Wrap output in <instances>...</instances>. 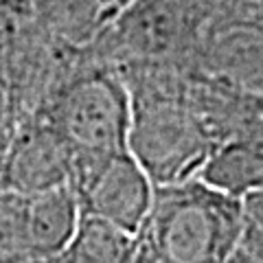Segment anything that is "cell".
I'll list each match as a JSON object with an SVG mask.
<instances>
[{
    "label": "cell",
    "mask_w": 263,
    "mask_h": 263,
    "mask_svg": "<svg viewBox=\"0 0 263 263\" xmlns=\"http://www.w3.org/2000/svg\"><path fill=\"white\" fill-rule=\"evenodd\" d=\"M129 90L127 152L154 184L197 176L213 152V141L189 97L193 70H119Z\"/></svg>",
    "instance_id": "1"
},
{
    "label": "cell",
    "mask_w": 263,
    "mask_h": 263,
    "mask_svg": "<svg viewBox=\"0 0 263 263\" xmlns=\"http://www.w3.org/2000/svg\"><path fill=\"white\" fill-rule=\"evenodd\" d=\"M195 70L243 92H263V11L221 3L195 57Z\"/></svg>",
    "instance_id": "7"
},
{
    "label": "cell",
    "mask_w": 263,
    "mask_h": 263,
    "mask_svg": "<svg viewBox=\"0 0 263 263\" xmlns=\"http://www.w3.org/2000/svg\"><path fill=\"white\" fill-rule=\"evenodd\" d=\"M224 0H132L88 44L90 55L117 70H195V57Z\"/></svg>",
    "instance_id": "3"
},
{
    "label": "cell",
    "mask_w": 263,
    "mask_h": 263,
    "mask_svg": "<svg viewBox=\"0 0 263 263\" xmlns=\"http://www.w3.org/2000/svg\"><path fill=\"white\" fill-rule=\"evenodd\" d=\"M132 0H33V18L57 42L84 48Z\"/></svg>",
    "instance_id": "9"
},
{
    "label": "cell",
    "mask_w": 263,
    "mask_h": 263,
    "mask_svg": "<svg viewBox=\"0 0 263 263\" xmlns=\"http://www.w3.org/2000/svg\"><path fill=\"white\" fill-rule=\"evenodd\" d=\"M239 250L254 263H263V186L241 200Z\"/></svg>",
    "instance_id": "12"
},
{
    "label": "cell",
    "mask_w": 263,
    "mask_h": 263,
    "mask_svg": "<svg viewBox=\"0 0 263 263\" xmlns=\"http://www.w3.org/2000/svg\"><path fill=\"white\" fill-rule=\"evenodd\" d=\"M154 182L129 152L72 158L70 189L84 215L105 219L134 237L154 200Z\"/></svg>",
    "instance_id": "6"
},
{
    "label": "cell",
    "mask_w": 263,
    "mask_h": 263,
    "mask_svg": "<svg viewBox=\"0 0 263 263\" xmlns=\"http://www.w3.org/2000/svg\"><path fill=\"white\" fill-rule=\"evenodd\" d=\"M79 215V202L68 184L37 193L0 189V263L60 257Z\"/></svg>",
    "instance_id": "5"
},
{
    "label": "cell",
    "mask_w": 263,
    "mask_h": 263,
    "mask_svg": "<svg viewBox=\"0 0 263 263\" xmlns=\"http://www.w3.org/2000/svg\"><path fill=\"white\" fill-rule=\"evenodd\" d=\"M134 237L105 219L79 215L68 246L57 257L60 263H132Z\"/></svg>",
    "instance_id": "11"
},
{
    "label": "cell",
    "mask_w": 263,
    "mask_h": 263,
    "mask_svg": "<svg viewBox=\"0 0 263 263\" xmlns=\"http://www.w3.org/2000/svg\"><path fill=\"white\" fill-rule=\"evenodd\" d=\"M33 18V0H0V35Z\"/></svg>",
    "instance_id": "14"
},
{
    "label": "cell",
    "mask_w": 263,
    "mask_h": 263,
    "mask_svg": "<svg viewBox=\"0 0 263 263\" xmlns=\"http://www.w3.org/2000/svg\"><path fill=\"white\" fill-rule=\"evenodd\" d=\"M37 117L64 138L70 158H105L127 152L129 90L121 72L79 48L75 64Z\"/></svg>",
    "instance_id": "4"
},
{
    "label": "cell",
    "mask_w": 263,
    "mask_h": 263,
    "mask_svg": "<svg viewBox=\"0 0 263 263\" xmlns=\"http://www.w3.org/2000/svg\"><path fill=\"white\" fill-rule=\"evenodd\" d=\"M20 123H22V114L13 101L9 88H7L5 81L0 79V164L5 160V154L9 149Z\"/></svg>",
    "instance_id": "13"
},
{
    "label": "cell",
    "mask_w": 263,
    "mask_h": 263,
    "mask_svg": "<svg viewBox=\"0 0 263 263\" xmlns=\"http://www.w3.org/2000/svg\"><path fill=\"white\" fill-rule=\"evenodd\" d=\"M241 200L197 176L156 184L132 263H228L239 248Z\"/></svg>",
    "instance_id": "2"
},
{
    "label": "cell",
    "mask_w": 263,
    "mask_h": 263,
    "mask_svg": "<svg viewBox=\"0 0 263 263\" xmlns=\"http://www.w3.org/2000/svg\"><path fill=\"white\" fill-rule=\"evenodd\" d=\"M72 158L64 138L46 119L27 117L15 132L0 164V189L37 193L55 186H70Z\"/></svg>",
    "instance_id": "8"
},
{
    "label": "cell",
    "mask_w": 263,
    "mask_h": 263,
    "mask_svg": "<svg viewBox=\"0 0 263 263\" xmlns=\"http://www.w3.org/2000/svg\"><path fill=\"white\" fill-rule=\"evenodd\" d=\"M259 11H263V9H259Z\"/></svg>",
    "instance_id": "16"
},
{
    "label": "cell",
    "mask_w": 263,
    "mask_h": 263,
    "mask_svg": "<svg viewBox=\"0 0 263 263\" xmlns=\"http://www.w3.org/2000/svg\"><path fill=\"white\" fill-rule=\"evenodd\" d=\"M209 186L237 200L263 186V134L237 136L213 147L197 171Z\"/></svg>",
    "instance_id": "10"
},
{
    "label": "cell",
    "mask_w": 263,
    "mask_h": 263,
    "mask_svg": "<svg viewBox=\"0 0 263 263\" xmlns=\"http://www.w3.org/2000/svg\"><path fill=\"white\" fill-rule=\"evenodd\" d=\"M257 97V110H259V117H261V125H263V92L261 95H254Z\"/></svg>",
    "instance_id": "15"
}]
</instances>
